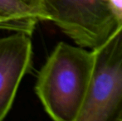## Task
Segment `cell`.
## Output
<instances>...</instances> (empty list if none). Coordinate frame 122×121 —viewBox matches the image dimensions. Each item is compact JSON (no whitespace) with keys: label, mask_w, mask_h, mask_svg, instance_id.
Listing matches in <instances>:
<instances>
[{"label":"cell","mask_w":122,"mask_h":121,"mask_svg":"<svg viewBox=\"0 0 122 121\" xmlns=\"http://www.w3.org/2000/svg\"><path fill=\"white\" fill-rule=\"evenodd\" d=\"M93 52L61 42L37 74L35 93L48 116L56 121H78L93 71Z\"/></svg>","instance_id":"1"},{"label":"cell","mask_w":122,"mask_h":121,"mask_svg":"<svg viewBox=\"0 0 122 121\" xmlns=\"http://www.w3.org/2000/svg\"><path fill=\"white\" fill-rule=\"evenodd\" d=\"M0 30H4V28H3V25L2 23V22L0 21Z\"/></svg>","instance_id":"6"},{"label":"cell","mask_w":122,"mask_h":121,"mask_svg":"<svg viewBox=\"0 0 122 121\" xmlns=\"http://www.w3.org/2000/svg\"><path fill=\"white\" fill-rule=\"evenodd\" d=\"M93 52V71L78 121H122V24Z\"/></svg>","instance_id":"2"},{"label":"cell","mask_w":122,"mask_h":121,"mask_svg":"<svg viewBox=\"0 0 122 121\" xmlns=\"http://www.w3.org/2000/svg\"><path fill=\"white\" fill-rule=\"evenodd\" d=\"M43 1L48 21L86 48H96L122 24L116 0Z\"/></svg>","instance_id":"3"},{"label":"cell","mask_w":122,"mask_h":121,"mask_svg":"<svg viewBox=\"0 0 122 121\" xmlns=\"http://www.w3.org/2000/svg\"><path fill=\"white\" fill-rule=\"evenodd\" d=\"M0 21L5 31L32 35L39 22L48 21L43 0H0Z\"/></svg>","instance_id":"5"},{"label":"cell","mask_w":122,"mask_h":121,"mask_svg":"<svg viewBox=\"0 0 122 121\" xmlns=\"http://www.w3.org/2000/svg\"><path fill=\"white\" fill-rule=\"evenodd\" d=\"M32 64L30 35L13 32L0 37V121L11 110L22 80L31 70Z\"/></svg>","instance_id":"4"}]
</instances>
